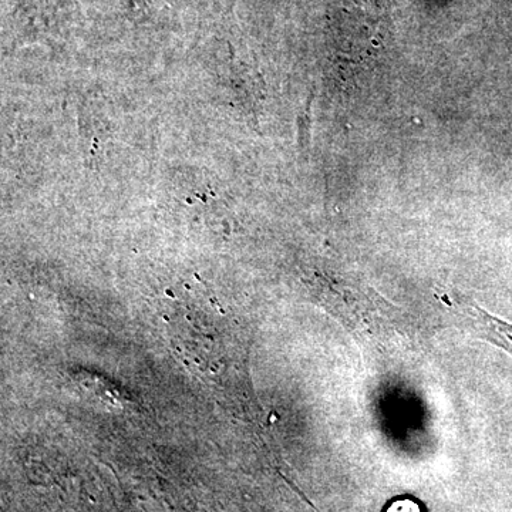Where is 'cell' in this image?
Returning a JSON list of instances; mask_svg holds the SVG:
<instances>
[{
	"label": "cell",
	"instance_id": "3",
	"mask_svg": "<svg viewBox=\"0 0 512 512\" xmlns=\"http://www.w3.org/2000/svg\"><path fill=\"white\" fill-rule=\"evenodd\" d=\"M387 512H421L419 505L413 503V501H397Z\"/></svg>",
	"mask_w": 512,
	"mask_h": 512
},
{
	"label": "cell",
	"instance_id": "2",
	"mask_svg": "<svg viewBox=\"0 0 512 512\" xmlns=\"http://www.w3.org/2000/svg\"><path fill=\"white\" fill-rule=\"evenodd\" d=\"M468 328L478 339H483L512 357V323L491 315L477 305L466 306Z\"/></svg>",
	"mask_w": 512,
	"mask_h": 512
},
{
	"label": "cell",
	"instance_id": "1",
	"mask_svg": "<svg viewBox=\"0 0 512 512\" xmlns=\"http://www.w3.org/2000/svg\"><path fill=\"white\" fill-rule=\"evenodd\" d=\"M168 322L175 355L215 392L232 396L237 384L234 333L224 312L210 316L188 311L181 318L177 316Z\"/></svg>",
	"mask_w": 512,
	"mask_h": 512
}]
</instances>
